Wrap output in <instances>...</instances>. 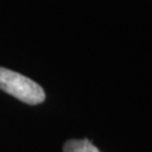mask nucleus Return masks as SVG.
Returning <instances> with one entry per match:
<instances>
[{
  "label": "nucleus",
  "instance_id": "nucleus-1",
  "mask_svg": "<svg viewBox=\"0 0 152 152\" xmlns=\"http://www.w3.org/2000/svg\"><path fill=\"white\" fill-rule=\"evenodd\" d=\"M0 89L31 105L42 103L46 98L45 90L39 84L4 67H0Z\"/></svg>",
  "mask_w": 152,
  "mask_h": 152
},
{
  "label": "nucleus",
  "instance_id": "nucleus-2",
  "mask_svg": "<svg viewBox=\"0 0 152 152\" xmlns=\"http://www.w3.org/2000/svg\"><path fill=\"white\" fill-rule=\"evenodd\" d=\"M64 152H100L88 140H71L64 145Z\"/></svg>",
  "mask_w": 152,
  "mask_h": 152
}]
</instances>
